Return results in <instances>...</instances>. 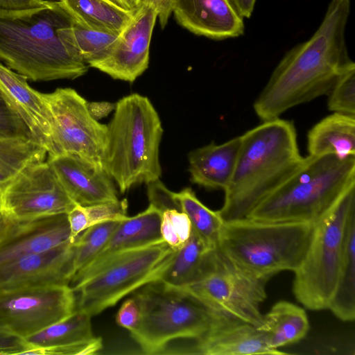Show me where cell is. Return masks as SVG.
<instances>
[{
    "instance_id": "obj_28",
    "label": "cell",
    "mask_w": 355,
    "mask_h": 355,
    "mask_svg": "<svg viewBox=\"0 0 355 355\" xmlns=\"http://www.w3.org/2000/svg\"><path fill=\"white\" fill-rule=\"evenodd\" d=\"M328 309L343 321L354 320L355 213L349 217L346 225L340 273Z\"/></svg>"
},
{
    "instance_id": "obj_44",
    "label": "cell",
    "mask_w": 355,
    "mask_h": 355,
    "mask_svg": "<svg viewBox=\"0 0 355 355\" xmlns=\"http://www.w3.org/2000/svg\"><path fill=\"white\" fill-rule=\"evenodd\" d=\"M236 12L243 19L250 18L257 0H229Z\"/></svg>"
},
{
    "instance_id": "obj_41",
    "label": "cell",
    "mask_w": 355,
    "mask_h": 355,
    "mask_svg": "<svg viewBox=\"0 0 355 355\" xmlns=\"http://www.w3.org/2000/svg\"><path fill=\"white\" fill-rule=\"evenodd\" d=\"M141 4H148L157 12V17L162 28H164L173 12L174 0H140Z\"/></svg>"
},
{
    "instance_id": "obj_36",
    "label": "cell",
    "mask_w": 355,
    "mask_h": 355,
    "mask_svg": "<svg viewBox=\"0 0 355 355\" xmlns=\"http://www.w3.org/2000/svg\"><path fill=\"white\" fill-rule=\"evenodd\" d=\"M85 209L89 227L106 221H120L128 216V200L123 199L85 206Z\"/></svg>"
},
{
    "instance_id": "obj_13",
    "label": "cell",
    "mask_w": 355,
    "mask_h": 355,
    "mask_svg": "<svg viewBox=\"0 0 355 355\" xmlns=\"http://www.w3.org/2000/svg\"><path fill=\"white\" fill-rule=\"evenodd\" d=\"M75 205L47 162L26 167L0 193V212L18 220L67 214Z\"/></svg>"
},
{
    "instance_id": "obj_4",
    "label": "cell",
    "mask_w": 355,
    "mask_h": 355,
    "mask_svg": "<svg viewBox=\"0 0 355 355\" xmlns=\"http://www.w3.org/2000/svg\"><path fill=\"white\" fill-rule=\"evenodd\" d=\"M163 132L159 116L148 97L134 93L116 103L107 125L103 167L121 193L159 179Z\"/></svg>"
},
{
    "instance_id": "obj_1",
    "label": "cell",
    "mask_w": 355,
    "mask_h": 355,
    "mask_svg": "<svg viewBox=\"0 0 355 355\" xmlns=\"http://www.w3.org/2000/svg\"><path fill=\"white\" fill-rule=\"evenodd\" d=\"M350 0H331L320 25L307 41L288 51L253 105L262 121L328 94L349 57L345 29Z\"/></svg>"
},
{
    "instance_id": "obj_17",
    "label": "cell",
    "mask_w": 355,
    "mask_h": 355,
    "mask_svg": "<svg viewBox=\"0 0 355 355\" xmlns=\"http://www.w3.org/2000/svg\"><path fill=\"white\" fill-rule=\"evenodd\" d=\"M73 275V245L69 241L0 265V293L30 286L69 285Z\"/></svg>"
},
{
    "instance_id": "obj_18",
    "label": "cell",
    "mask_w": 355,
    "mask_h": 355,
    "mask_svg": "<svg viewBox=\"0 0 355 355\" xmlns=\"http://www.w3.org/2000/svg\"><path fill=\"white\" fill-rule=\"evenodd\" d=\"M46 162L76 204L89 206L119 200L113 180L103 168L69 154L48 157Z\"/></svg>"
},
{
    "instance_id": "obj_8",
    "label": "cell",
    "mask_w": 355,
    "mask_h": 355,
    "mask_svg": "<svg viewBox=\"0 0 355 355\" xmlns=\"http://www.w3.org/2000/svg\"><path fill=\"white\" fill-rule=\"evenodd\" d=\"M355 213V185L313 224L304 257L294 271L293 291L306 309H328L341 266L346 225Z\"/></svg>"
},
{
    "instance_id": "obj_45",
    "label": "cell",
    "mask_w": 355,
    "mask_h": 355,
    "mask_svg": "<svg viewBox=\"0 0 355 355\" xmlns=\"http://www.w3.org/2000/svg\"><path fill=\"white\" fill-rule=\"evenodd\" d=\"M125 10L135 12L141 6L140 0H112Z\"/></svg>"
},
{
    "instance_id": "obj_40",
    "label": "cell",
    "mask_w": 355,
    "mask_h": 355,
    "mask_svg": "<svg viewBox=\"0 0 355 355\" xmlns=\"http://www.w3.org/2000/svg\"><path fill=\"white\" fill-rule=\"evenodd\" d=\"M29 349L25 340L0 332V355L26 354Z\"/></svg>"
},
{
    "instance_id": "obj_43",
    "label": "cell",
    "mask_w": 355,
    "mask_h": 355,
    "mask_svg": "<svg viewBox=\"0 0 355 355\" xmlns=\"http://www.w3.org/2000/svg\"><path fill=\"white\" fill-rule=\"evenodd\" d=\"M87 109L92 116L98 121L107 116L110 112L115 110L116 103H113L107 101H92L87 102Z\"/></svg>"
},
{
    "instance_id": "obj_15",
    "label": "cell",
    "mask_w": 355,
    "mask_h": 355,
    "mask_svg": "<svg viewBox=\"0 0 355 355\" xmlns=\"http://www.w3.org/2000/svg\"><path fill=\"white\" fill-rule=\"evenodd\" d=\"M157 15L153 6L141 4L110 53L89 67L114 79L134 82L148 67L150 44Z\"/></svg>"
},
{
    "instance_id": "obj_10",
    "label": "cell",
    "mask_w": 355,
    "mask_h": 355,
    "mask_svg": "<svg viewBox=\"0 0 355 355\" xmlns=\"http://www.w3.org/2000/svg\"><path fill=\"white\" fill-rule=\"evenodd\" d=\"M269 279L241 268L216 248L210 252L205 274L181 288L209 310L260 328L263 319L261 304L266 298Z\"/></svg>"
},
{
    "instance_id": "obj_22",
    "label": "cell",
    "mask_w": 355,
    "mask_h": 355,
    "mask_svg": "<svg viewBox=\"0 0 355 355\" xmlns=\"http://www.w3.org/2000/svg\"><path fill=\"white\" fill-rule=\"evenodd\" d=\"M162 213L149 205L144 211L121 220L107 242L96 257L71 279L69 286L79 282L112 255L162 239L160 224Z\"/></svg>"
},
{
    "instance_id": "obj_20",
    "label": "cell",
    "mask_w": 355,
    "mask_h": 355,
    "mask_svg": "<svg viewBox=\"0 0 355 355\" xmlns=\"http://www.w3.org/2000/svg\"><path fill=\"white\" fill-rule=\"evenodd\" d=\"M91 316L75 310L70 315L25 339L26 354L89 355L103 347L102 339L92 333Z\"/></svg>"
},
{
    "instance_id": "obj_32",
    "label": "cell",
    "mask_w": 355,
    "mask_h": 355,
    "mask_svg": "<svg viewBox=\"0 0 355 355\" xmlns=\"http://www.w3.org/2000/svg\"><path fill=\"white\" fill-rule=\"evenodd\" d=\"M120 221H106L92 225L76 238L73 242L74 275L101 250Z\"/></svg>"
},
{
    "instance_id": "obj_38",
    "label": "cell",
    "mask_w": 355,
    "mask_h": 355,
    "mask_svg": "<svg viewBox=\"0 0 355 355\" xmlns=\"http://www.w3.org/2000/svg\"><path fill=\"white\" fill-rule=\"evenodd\" d=\"M140 319L139 306L133 297L123 302L116 315V322L129 331L134 330Z\"/></svg>"
},
{
    "instance_id": "obj_7",
    "label": "cell",
    "mask_w": 355,
    "mask_h": 355,
    "mask_svg": "<svg viewBox=\"0 0 355 355\" xmlns=\"http://www.w3.org/2000/svg\"><path fill=\"white\" fill-rule=\"evenodd\" d=\"M132 293L140 319L137 327L130 332L146 354H159L172 341L201 338L215 316V312L186 290L159 280L149 282Z\"/></svg>"
},
{
    "instance_id": "obj_3",
    "label": "cell",
    "mask_w": 355,
    "mask_h": 355,
    "mask_svg": "<svg viewBox=\"0 0 355 355\" xmlns=\"http://www.w3.org/2000/svg\"><path fill=\"white\" fill-rule=\"evenodd\" d=\"M303 160L291 121L279 117L264 121L241 135L235 168L218 210L223 221L247 218Z\"/></svg>"
},
{
    "instance_id": "obj_35",
    "label": "cell",
    "mask_w": 355,
    "mask_h": 355,
    "mask_svg": "<svg viewBox=\"0 0 355 355\" xmlns=\"http://www.w3.org/2000/svg\"><path fill=\"white\" fill-rule=\"evenodd\" d=\"M0 138H31L21 118L0 89Z\"/></svg>"
},
{
    "instance_id": "obj_14",
    "label": "cell",
    "mask_w": 355,
    "mask_h": 355,
    "mask_svg": "<svg viewBox=\"0 0 355 355\" xmlns=\"http://www.w3.org/2000/svg\"><path fill=\"white\" fill-rule=\"evenodd\" d=\"M270 348L262 331L252 324L216 313L208 331L196 340L168 343L159 354L279 355Z\"/></svg>"
},
{
    "instance_id": "obj_23",
    "label": "cell",
    "mask_w": 355,
    "mask_h": 355,
    "mask_svg": "<svg viewBox=\"0 0 355 355\" xmlns=\"http://www.w3.org/2000/svg\"><path fill=\"white\" fill-rule=\"evenodd\" d=\"M241 147V136L223 144L214 141L188 155L191 182L209 190H223L232 179Z\"/></svg>"
},
{
    "instance_id": "obj_39",
    "label": "cell",
    "mask_w": 355,
    "mask_h": 355,
    "mask_svg": "<svg viewBox=\"0 0 355 355\" xmlns=\"http://www.w3.org/2000/svg\"><path fill=\"white\" fill-rule=\"evenodd\" d=\"M67 216L70 230V241L73 243L80 233L89 227L85 206L76 204L67 214Z\"/></svg>"
},
{
    "instance_id": "obj_5",
    "label": "cell",
    "mask_w": 355,
    "mask_h": 355,
    "mask_svg": "<svg viewBox=\"0 0 355 355\" xmlns=\"http://www.w3.org/2000/svg\"><path fill=\"white\" fill-rule=\"evenodd\" d=\"M354 185L355 157L307 155L298 169L247 218L314 223Z\"/></svg>"
},
{
    "instance_id": "obj_31",
    "label": "cell",
    "mask_w": 355,
    "mask_h": 355,
    "mask_svg": "<svg viewBox=\"0 0 355 355\" xmlns=\"http://www.w3.org/2000/svg\"><path fill=\"white\" fill-rule=\"evenodd\" d=\"M182 211L189 217L192 230L211 250L218 248L220 231L224 223L218 211L206 207L191 188L175 193Z\"/></svg>"
},
{
    "instance_id": "obj_30",
    "label": "cell",
    "mask_w": 355,
    "mask_h": 355,
    "mask_svg": "<svg viewBox=\"0 0 355 355\" xmlns=\"http://www.w3.org/2000/svg\"><path fill=\"white\" fill-rule=\"evenodd\" d=\"M60 33L67 46L88 67L104 59L119 37L89 28L73 18L71 25L60 28Z\"/></svg>"
},
{
    "instance_id": "obj_16",
    "label": "cell",
    "mask_w": 355,
    "mask_h": 355,
    "mask_svg": "<svg viewBox=\"0 0 355 355\" xmlns=\"http://www.w3.org/2000/svg\"><path fill=\"white\" fill-rule=\"evenodd\" d=\"M69 241L67 214L18 220L0 212V265Z\"/></svg>"
},
{
    "instance_id": "obj_2",
    "label": "cell",
    "mask_w": 355,
    "mask_h": 355,
    "mask_svg": "<svg viewBox=\"0 0 355 355\" xmlns=\"http://www.w3.org/2000/svg\"><path fill=\"white\" fill-rule=\"evenodd\" d=\"M73 17L62 2L24 10L0 9V60L33 81L76 79L88 65L66 44L60 30Z\"/></svg>"
},
{
    "instance_id": "obj_37",
    "label": "cell",
    "mask_w": 355,
    "mask_h": 355,
    "mask_svg": "<svg viewBox=\"0 0 355 355\" xmlns=\"http://www.w3.org/2000/svg\"><path fill=\"white\" fill-rule=\"evenodd\" d=\"M147 194L150 205L162 213L168 209L181 211L180 205L175 197V193L168 189L159 180L147 184Z\"/></svg>"
},
{
    "instance_id": "obj_6",
    "label": "cell",
    "mask_w": 355,
    "mask_h": 355,
    "mask_svg": "<svg viewBox=\"0 0 355 355\" xmlns=\"http://www.w3.org/2000/svg\"><path fill=\"white\" fill-rule=\"evenodd\" d=\"M313 224L249 218L224 222L218 248L241 268L270 279L282 271L297 269L308 249Z\"/></svg>"
},
{
    "instance_id": "obj_19",
    "label": "cell",
    "mask_w": 355,
    "mask_h": 355,
    "mask_svg": "<svg viewBox=\"0 0 355 355\" xmlns=\"http://www.w3.org/2000/svg\"><path fill=\"white\" fill-rule=\"evenodd\" d=\"M27 78L0 62V89L27 126L32 139L49 157L55 153L53 128L43 94L29 86Z\"/></svg>"
},
{
    "instance_id": "obj_9",
    "label": "cell",
    "mask_w": 355,
    "mask_h": 355,
    "mask_svg": "<svg viewBox=\"0 0 355 355\" xmlns=\"http://www.w3.org/2000/svg\"><path fill=\"white\" fill-rule=\"evenodd\" d=\"M174 250L162 240L118 252L85 277L70 286L76 310L92 317L114 306L144 285L157 280Z\"/></svg>"
},
{
    "instance_id": "obj_27",
    "label": "cell",
    "mask_w": 355,
    "mask_h": 355,
    "mask_svg": "<svg viewBox=\"0 0 355 355\" xmlns=\"http://www.w3.org/2000/svg\"><path fill=\"white\" fill-rule=\"evenodd\" d=\"M73 18L82 25L98 31L119 35L135 12L112 0H58Z\"/></svg>"
},
{
    "instance_id": "obj_34",
    "label": "cell",
    "mask_w": 355,
    "mask_h": 355,
    "mask_svg": "<svg viewBox=\"0 0 355 355\" xmlns=\"http://www.w3.org/2000/svg\"><path fill=\"white\" fill-rule=\"evenodd\" d=\"M160 232L162 239L173 250H178L189 240L192 226L184 212L168 209L162 214Z\"/></svg>"
},
{
    "instance_id": "obj_33",
    "label": "cell",
    "mask_w": 355,
    "mask_h": 355,
    "mask_svg": "<svg viewBox=\"0 0 355 355\" xmlns=\"http://www.w3.org/2000/svg\"><path fill=\"white\" fill-rule=\"evenodd\" d=\"M327 96V107L332 112L355 115V64L338 74Z\"/></svg>"
},
{
    "instance_id": "obj_21",
    "label": "cell",
    "mask_w": 355,
    "mask_h": 355,
    "mask_svg": "<svg viewBox=\"0 0 355 355\" xmlns=\"http://www.w3.org/2000/svg\"><path fill=\"white\" fill-rule=\"evenodd\" d=\"M173 12L180 25L197 35L221 40L244 33L243 19L229 0H174Z\"/></svg>"
},
{
    "instance_id": "obj_29",
    "label": "cell",
    "mask_w": 355,
    "mask_h": 355,
    "mask_svg": "<svg viewBox=\"0 0 355 355\" xmlns=\"http://www.w3.org/2000/svg\"><path fill=\"white\" fill-rule=\"evenodd\" d=\"M46 150L31 138H0V193L28 166L44 162Z\"/></svg>"
},
{
    "instance_id": "obj_42",
    "label": "cell",
    "mask_w": 355,
    "mask_h": 355,
    "mask_svg": "<svg viewBox=\"0 0 355 355\" xmlns=\"http://www.w3.org/2000/svg\"><path fill=\"white\" fill-rule=\"evenodd\" d=\"M46 0H0V9L24 10L46 5Z\"/></svg>"
},
{
    "instance_id": "obj_11",
    "label": "cell",
    "mask_w": 355,
    "mask_h": 355,
    "mask_svg": "<svg viewBox=\"0 0 355 355\" xmlns=\"http://www.w3.org/2000/svg\"><path fill=\"white\" fill-rule=\"evenodd\" d=\"M76 297L69 285L24 287L0 293V332L21 339L70 315Z\"/></svg>"
},
{
    "instance_id": "obj_24",
    "label": "cell",
    "mask_w": 355,
    "mask_h": 355,
    "mask_svg": "<svg viewBox=\"0 0 355 355\" xmlns=\"http://www.w3.org/2000/svg\"><path fill=\"white\" fill-rule=\"evenodd\" d=\"M307 151L314 157H355V115L333 112L318 121L307 134Z\"/></svg>"
},
{
    "instance_id": "obj_12",
    "label": "cell",
    "mask_w": 355,
    "mask_h": 355,
    "mask_svg": "<svg viewBox=\"0 0 355 355\" xmlns=\"http://www.w3.org/2000/svg\"><path fill=\"white\" fill-rule=\"evenodd\" d=\"M43 96L53 122V156L73 155L103 168L107 125L92 116L87 101L73 89L58 88Z\"/></svg>"
},
{
    "instance_id": "obj_25",
    "label": "cell",
    "mask_w": 355,
    "mask_h": 355,
    "mask_svg": "<svg viewBox=\"0 0 355 355\" xmlns=\"http://www.w3.org/2000/svg\"><path fill=\"white\" fill-rule=\"evenodd\" d=\"M263 331L268 345L275 349L297 343L305 337L309 322L304 309L287 301L275 303L263 315Z\"/></svg>"
},
{
    "instance_id": "obj_26",
    "label": "cell",
    "mask_w": 355,
    "mask_h": 355,
    "mask_svg": "<svg viewBox=\"0 0 355 355\" xmlns=\"http://www.w3.org/2000/svg\"><path fill=\"white\" fill-rule=\"evenodd\" d=\"M211 251L192 230L187 243L174 250L168 265L157 280L177 288L187 286L205 274Z\"/></svg>"
}]
</instances>
